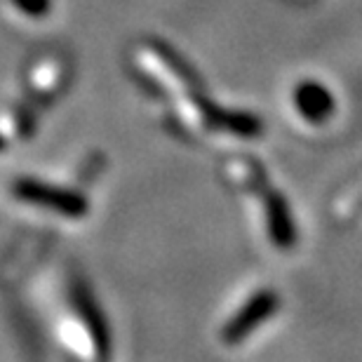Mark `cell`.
Segmentation results:
<instances>
[{
	"label": "cell",
	"instance_id": "obj_1",
	"mask_svg": "<svg viewBox=\"0 0 362 362\" xmlns=\"http://www.w3.org/2000/svg\"><path fill=\"white\" fill-rule=\"evenodd\" d=\"M12 195L33 207L49 209V212H54V214L71 216V219H78V216L88 214V200H85V195L69 191V188L45 184V181L19 179V181H14Z\"/></svg>",
	"mask_w": 362,
	"mask_h": 362
},
{
	"label": "cell",
	"instance_id": "obj_2",
	"mask_svg": "<svg viewBox=\"0 0 362 362\" xmlns=\"http://www.w3.org/2000/svg\"><path fill=\"white\" fill-rule=\"evenodd\" d=\"M278 303H280L278 294H275L273 289H262V292H257L233 317H230V322L223 325L221 341L228 346L245 341L259 325L266 322L275 310H278Z\"/></svg>",
	"mask_w": 362,
	"mask_h": 362
},
{
	"label": "cell",
	"instance_id": "obj_3",
	"mask_svg": "<svg viewBox=\"0 0 362 362\" xmlns=\"http://www.w3.org/2000/svg\"><path fill=\"white\" fill-rule=\"evenodd\" d=\"M294 104L308 122H325L334 113V99L320 83H301L294 90Z\"/></svg>",
	"mask_w": 362,
	"mask_h": 362
},
{
	"label": "cell",
	"instance_id": "obj_4",
	"mask_svg": "<svg viewBox=\"0 0 362 362\" xmlns=\"http://www.w3.org/2000/svg\"><path fill=\"white\" fill-rule=\"evenodd\" d=\"M71 296H74V306L78 308V313H81V317L85 320V325H88V329L92 332V339L94 344L99 346L101 353L108 351V329H106V322L101 320V310L99 306L94 303V299L90 296L88 289H83L81 285L74 287V292H71Z\"/></svg>",
	"mask_w": 362,
	"mask_h": 362
},
{
	"label": "cell",
	"instance_id": "obj_5",
	"mask_svg": "<svg viewBox=\"0 0 362 362\" xmlns=\"http://www.w3.org/2000/svg\"><path fill=\"white\" fill-rule=\"evenodd\" d=\"M269 230L273 243L278 245L280 250H289L294 245L296 230H294V221L292 214H289L287 202L280 198V195H271L269 198Z\"/></svg>",
	"mask_w": 362,
	"mask_h": 362
}]
</instances>
